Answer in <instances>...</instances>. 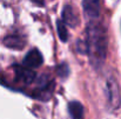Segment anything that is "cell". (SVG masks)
Instances as JSON below:
<instances>
[{
	"label": "cell",
	"instance_id": "obj_1",
	"mask_svg": "<svg viewBox=\"0 0 121 119\" xmlns=\"http://www.w3.org/2000/svg\"><path fill=\"white\" fill-rule=\"evenodd\" d=\"M87 41L86 53L88 54L89 62L94 69H100L107 55V34L105 27L96 21H91L86 28Z\"/></svg>",
	"mask_w": 121,
	"mask_h": 119
},
{
	"label": "cell",
	"instance_id": "obj_2",
	"mask_svg": "<svg viewBox=\"0 0 121 119\" xmlns=\"http://www.w3.org/2000/svg\"><path fill=\"white\" fill-rule=\"evenodd\" d=\"M105 96L109 110L115 111L121 105V93L117 79L109 76L105 82Z\"/></svg>",
	"mask_w": 121,
	"mask_h": 119
},
{
	"label": "cell",
	"instance_id": "obj_3",
	"mask_svg": "<svg viewBox=\"0 0 121 119\" xmlns=\"http://www.w3.org/2000/svg\"><path fill=\"white\" fill-rule=\"evenodd\" d=\"M62 21L66 26H69L72 28H75L79 25V16L75 12V9L71 5H66L62 9Z\"/></svg>",
	"mask_w": 121,
	"mask_h": 119
},
{
	"label": "cell",
	"instance_id": "obj_4",
	"mask_svg": "<svg viewBox=\"0 0 121 119\" xmlns=\"http://www.w3.org/2000/svg\"><path fill=\"white\" fill-rule=\"evenodd\" d=\"M82 8L86 16L94 20L100 13V0H82Z\"/></svg>",
	"mask_w": 121,
	"mask_h": 119
},
{
	"label": "cell",
	"instance_id": "obj_5",
	"mask_svg": "<svg viewBox=\"0 0 121 119\" xmlns=\"http://www.w3.org/2000/svg\"><path fill=\"white\" fill-rule=\"evenodd\" d=\"M41 63H42V56H41L40 51L35 48L30 50L24 58V65L31 69L40 67Z\"/></svg>",
	"mask_w": 121,
	"mask_h": 119
},
{
	"label": "cell",
	"instance_id": "obj_6",
	"mask_svg": "<svg viewBox=\"0 0 121 119\" xmlns=\"http://www.w3.org/2000/svg\"><path fill=\"white\" fill-rule=\"evenodd\" d=\"M68 110L69 115L73 119H83L85 113H83V107L79 102H71L68 104Z\"/></svg>",
	"mask_w": 121,
	"mask_h": 119
},
{
	"label": "cell",
	"instance_id": "obj_7",
	"mask_svg": "<svg viewBox=\"0 0 121 119\" xmlns=\"http://www.w3.org/2000/svg\"><path fill=\"white\" fill-rule=\"evenodd\" d=\"M17 75L21 79V82H25V83H32L35 77V74L31 70V68H27V67L19 68L17 70Z\"/></svg>",
	"mask_w": 121,
	"mask_h": 119
},
{
	"label": "cell",
	"instance_id": "obj_8",
	"mask_svg": "<svg viewBox=\"0 0 121 119\" xmlns=\"http://www.w3.org/2000/svg\"><path fill=\"white\" fill-rule=\"evenodd\" d=\"M5 43L6 46L8 47H12V48H22L24 47V42L21 41V38L19 36H15V35H12V36H8L5 39Z\"/></svg>",
	"mask_w": 121,
	"mask_h": 119
},
{
	"label": "cell",
	"instance_id": "obj_9",
	"mask_svg": "<svg viewBox=\"0 0 121 119\" xmlns=\"http://www.w3.org/2000/svg\"><path fill=\"white\" fill-rule=\"evenodd\" d=\"M56 28H58V34H59V38L61 41H66L68 39V32H67V28H66V25L64 21H58L56 22Z\"/></svg>",
	"mask_w": 121,
	"mask_h": 119
},
{
	"label": "cell",
	"instance_id": "obj_10",
	"mask_svg": "<svg viewBox=\"0 0 121 119\" xmlns=\"http://www.w3.org/2000/svg\"><path fill=\"white\" fill-rule=\"evenodd\" d=\"M32 1L38 4V5H43V0H32Z\"/></svg>",
	"mask_w": 121,
	"mask_h": 119
}]
</instances>
